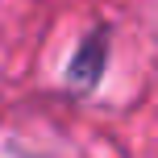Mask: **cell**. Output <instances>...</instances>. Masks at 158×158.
I'll return each instance as SVG.
<instances>
[{
    "mask_svg": "<svg viewBox=\"0 0 158 158\" xmlns=\"http://www.w3.org/2000/svg\"><path fill=\"white\" fill-rule=\"evenodd\" d=\"M104 71H108V33L92 29L75 46L71 63H67V87H71V92H92L104 79Z\"/></svg>",
    "mask_w": 158,
    "mask_h": 158,
    "instance_id": "obj_1",
    "label": "cell"
}]
</instances>
